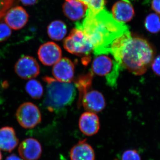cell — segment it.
<instances>
[{
  "instance_id": "obj_1",
  "label": "cell",
  "mask_w": 160,
  "mask_h": 160,
  "mask_svg": "<svg viewBox=\"0 0 160 160\" xmlns=\"http://www.w3.org/2000/svg\"><path fill=\"white\" fill-rule=\"evenodd\" d=\"M76 26L91 42L95 55L109 52L112 42L129 30L128 26L118 22L105 9L94 12L88 9L83 22L76 23Z\"/></svg>"
},
{
  "instance_id": "obj_2",
  "label": "cell",
  "mask_w": 160,
  "mask_h": 160,
  "mask_svg": "<svg viewBox=\"0 0 160 160\" xmlns=\"http://www.w3.org/2000/svg\"><path fill=\"white\" fill-rule=\"evenodd\" d=\"M109 52L122 69L136 75L146 72L154 57L153 49L147 41L132 37L129 30L112 42Z\"/></svg>"
},
{
  "instance_id": "obj_3",
  "label": "cell",
  "mask_w": 160,
  "mask_h": 160,
  "mask_svg": "<svg viewBox=\"0 0 160 160\" xmlns=\"http://www.w3.org/2000/svg\"><path fill=\"white\" fill-rule=\"evenodd\" d=\"M43 80L47 87L44 104L48 110L57 111L71 105L76 94L73 84L59 82L48 76Z\"/></svg>"
},
{
  "instance_id": "obj_4",
  "label": "cell",
  "mask_w": 160,
  "mask_h": 160,
  "mask_svg": "<svg viewBox=\"0 0 160 160\" xmlns=\"http://www.w3.org/2000/svg\"><path fill=\"white\" fill-rule=\"evenodd\" d=\"M110 53L96 55L92 63V71L98 75L106 78L108 86L114 88L120 71L122 70L121 66L116 61Z\"/></svg>"
},
{
  "instance_id": "obj_5",
  "label": "cell",
  "mask_w": 160,
  "mask_h": 160,
  "mask_svg": "<svg viewBox=\"0 0 160 160\" xmlns=\"http://www.w3.org/2000/svg\"><path fill=\"white\" fill-rule=\"evenodd\" d=\"M65 49L78 56L89 55L93 47L88 37L81 29L75 28L64 41Z\"/></svg>"
},
{
  "instance_id": "obj_6",
  "label": "cell",
  "mask_w": 160,
  "mask_h": 160,
  "mask_svg": "<svg viewBox=\"0 0 160 160\" xmlns=\"http://www.w3.org/2000/svg\"><path fill=\"white\" fill-rule=\"evenodd\" d=\"M18 122L25 129H32L42 121V115L38 106L33 103H23L18 108L16 113Z\"/></svg>"
},
{
  "instance_id": "obj_7",
  "label": "cell",
  "mask_w": 160,
  "mask_h": 160,
  "mask_svg": "<svg viewBox=\"0 0 160 160\" xmlns=\"http://www.w3.org/2000/svg\"><path fill=\"white\" fill-rule=\"evenodd\" d=\"M15 71L23 79L30 80L40 73V66L36 60L29 56L20 58L15 65Z\"/></svg>"
},
{
  "instance_id": "obj_8",
  "label": "cell",
  "mask_w": 160,
  "mask_h": 160,
  "mask_svg": "<svg viewBox=\"0 0 160 160\" xmlns=\"http://www.w3.org/2000/svg\"><path fill=\"white\" fill-rule=\"evenodd\" d=\"M39 59L44 65H54L61 59L62 49L53 42H47L41 45L38 52Z\"/></svg>"
},
{
  "instance_id": "obj_9",
  "label": "cell",
  "mask_w": 160,
  "mask_h": 160,
  "mask_svg": "<svg viewBox=\"0 0 160 160\" xmlns=\"http://www.w3.org/2000/svg\"><path fill=\"white\" fill-rule=\"evenodd\" d=\"M74 66L67 58H61L55 64L52 72L55 79L63 82H71L74 74Z\"/></svg>"
},
{
  "instance_id": "obj_10",
  "label": "cell",
  "mask_w": 160,
  "mask_h": 160,
  "mask_svg": "<svg viewBox=\"0 0 160 160\" xmlns=\"http://www.w3.org/2000/svg\"><path fill=\"white\" fill-rule=\"evenodd\" d=\"M29 15L26 9L21 6L11 8L6 13L5 22L11 29L19 30L22 29L29 21Z\"/></svg>"
},
{
  "instance_id": "obj_11",
  "label": "cell",
  "mask_w": 160,
  "mask_h": 160,
  "mask_svg": "<svg viewBox=\"0 0 160 160\" xmlns=\"http://www.w3.org/2000/svg\"><path fill=\"white\" fill-rule=\"evenodd\" d=\"M18 152L23 160H37L42 155V146L37 140L29 138L20 144Z\"/></svg>"
},
{
  "instance_id": "obj_12",
  "label": "cell",
  "mask_w": 160,
  "mask_h": 160,
  "mask_svg": "<svg viewBox=\"0 0 160 160\" xmlns=\"http://www.w3.org/2000/svg\"><path fill=\"white\" fill-rule=\"evenodd\" d=\"M83 107L90 112H98L106 106V101L101 92L97 90L86 92L82 98Z\"/></svg>"
},
{
  "instance_id": "obj_13",
  "label": "cell",
  "mask_w": 160,
  "mask_h": 160,
  "mask_svg": "<svg viewBox=\"0 0 160 160\" xmlns=\"http://www.w3.org/2000/svg\"><path fill=\"white\" fill-rule=\"evenodd\" d=\"M79 127L83 134L88 136L94 135L100 129L98 117L94 112H84L80 118Z\"/></svg>"
},
{
  "instance_id": "obj_14",
  "label": "cell",
  "mask_w": 160,
  "mask_h": 160,
  "mask_svg": "<svg viewBox=\"0 0 160 160\" xmlns=\"http://www.w3.org/2000/svg\"><path fill=\"white\" fill-rule=\"evenodd\" d=\"M88 6L81 0H65L63 6L64 14L69 19L78 21L86 15Z\"/></svg>"
},
{
  "instance_id": "obj_15",
  "label": "cell",
  "mask_w": 160,
  "mask_h": 160,
  "mask_svg": "<svg viewBox=\"0 0 160 160\" xmlns=\"http://www.w3.org/2000/svg\"><path fill=\"white\" fill-rule=\"evenodd\" d=\"M112 16L121 23L129 22L134 15L133 6L129 0H119L112 8Z\"/></svg>"
},
{
  "instance_id": "obj_16",
  "label": "cell",
  "mask_w": 160,
  "mask_h": 160,
  "mask_svg": "<svg viewBox=\"0 0 160 160\" xmlns=\"http://www.w3.org/2000/svg\"><path fill=\"white\" fill-rule=\"evenodd\" d=\"M70 158L71 160H95V155L93 148L84 139L72 147Z\"/></svg>"
},
{
  "instance_id": "obj_17",
  "label": "cell",
  "mask_w": 160,
  "mask_h": 160,
  "mask_svg": "<svg viewBox=\"0 0 160 160\" xmlns=\"http://www.w3.org/2000/svg\"><path fill=\"white\" fill-rule=\"evenodd\" d=\"M18 142L13 128L6 126L0 129V149L10 152L17 146Z\"/></svg>"
},
{
  "instance_id": "obj_18",
  "label": "cell",
  "mask_w": 160,
  "mask_h": 160,
  "mask_svg": "<svg viewBox=\"0 0 160 160\" xmlns=\"http://www.w3.org/2000/svg\"><path fill=\"white\" fill-rule=\"evenodd\" d=\"M67 33V27L65 23L60 20H56L49 24L47 27V33L51 39L60 41L63 39Z\"/></svg>"
},
{
  "instance_id": "obj_19",
  "label": "cell",
  "mask_w": 160,
  "mask_h": 160,
  "mask_svg": "<svg viewBox=\"0 0 160 160\" xmlns=\"http://www.w3.org/2000/svg\"><path fill=\"white\" fill-rule=\"evenodd\" d=\"M26 92L32 98L39 99L42 96L43 88L38 80L31 79L27 82L25 87Z\"/></svg>"
},
{
  "instance_id": "obj_20",
  "label": "cell",
  "mask_w": 160,
  "mask_h": 160,
  "mask_svg": "<svg viewBox=\"0 0 160 160\" xmlns=\"http://www.w3.org/2000/svg\"><path fill=\"white\" fill-rule=\"evenodd\" d=\"M146 29L152 33H157L160 31V15L152 13L147 16L145 21Z\"/></svg>"
},
{
  "instance_id": "obj_21",
  "label": "cell",
  "mask_w": 160,
  "mask_h": 160,
  "mask_svg": "<svg viewBox=\"0 0 160 160\" xmlns=\"http://www.w3.org/2000/svg\"><path fill=\"white\" fill-rule=\"evenodd\" d=\"M92 79V74L89 72L86 75L81 77L78 79L75 82L76 86L78 87L80 91V101L83 96L88 91L89 86L91 85Z\"/></svg>"
},
{
  "instance_id": "obj_22",
  "label": "cell",
  "mask_w": 160,
  "mask_h": 160,
  "mask_svg": "<svg viewBox=\"0 0 160 160\" xmlns=\"http://www.w3.org/2000/svg\"><path fill=\"white\" fill-rule=\"evenodd\" d=\"M88 6V9L98 12L104 9L105 0H81Z\"/></svg>"
},
{
  "instance_id": "obj_23",
  "label": "cell",
  "mask_w": 160,
  "mask_h": 160,
  "mask_svg": "<svg viewBox=\"0 0 160 160\" xmlns=\"http://www.w3.org/2000/svg\"><path fill=\"white\" fill-rule=\"evenodd\" d=\"M11 34V28L6 23H0V42L8 40Z\"/></svg>"
},
{
  "instance_id": "obj_24",
  "label": "cell",
  "mask_w": 160,
  "mask_h": 160,
  "mask_svg": "<svg viewBox=\"0 0 160 160\" xmlns=\"http://www.w3.org/2000/svg\"><path fill=\"white\" fill-rule=\"evenodd\" d=\"M122 160H141V158L137 150L135 149H128L123 152Z\"/></svg>"
},
{
  "instance_id": "obj_25",
  "label": "cell",
  "mask_w": 160,
  "mask_h": 160,
  "mask_svg": "<svg viewBox=\"0 0 160 160\" xmlns=\"http://www.w3.org/2000/svg\"><path fill=\"white\" fill-rule=\"evenodd\" d=\"M152 70L158 75L160 76V56L156 58L152 65Z\"/></svg>"
},
{
  "instance_id": "obj_26",
  "label": "cell",
  "mask_w": 160,
  "mask_h": 160,
  "mask_svg": "<svg viewBox=\"0 0 160 160\" xmlns=\"http://www.w3.org/2000/svg\"><path fill=\"white\" fill-rule=\"evenodd\" d=\"M152 8L158 14L160 15V0H152Z\"/></svg>"
},
{
  "instance_id": "obj_27",
  "label": "cell",
  "mask_w": 160,
  "mask_h": 160,
  "mask_svg": "<svg viewBox=\"0 0 160 160\" xmlns=\"http://www.w3.org/2000/svg\"><path fill=\"white\" fill-rule=\"evenodd\" d=\"M23 5L25 6H30L34 5L38 2V0H19Z\"/></svg>"
},
{
  "instance_id": "obj_28",
  "label": "cell",
  "mask_w": 160,
  "mask_h": 160,
  "mask_svg": "<svg viewBox=\"0 0 160 160\" xmlns=\"http://www.w3.org/2000/svg\"><path fill=\"white\" fill-rule=\"evenodd\" d=\"M5 160H23L16 154H12L7 157Z\"/></svg>"
},
{
  "instance_id": "obj_29",
  "label": "cell",
  "mask_w": 160,
  "mask_h": 160,
  "mask_svg": "<svg viewBox=\"0 0 160 160\" xmlns=\"http://www.w3.org/2000/svg\"><path fill=\"white\" fill-rule=\"evenodd\" d=\"M2 153H1V152L0 151V160H2Z\"/></svg>"
},
{
  "instance_id": "obj_30",
  "label": "cell",
  "mask_w": 160,
  "mask_h": 160,
  "mask_svg": "<svg viewBox=\"0 0 160 160\" xmlns=\"http://www.w3.org/2000/svg\"></svg>"
}]
</instances>
